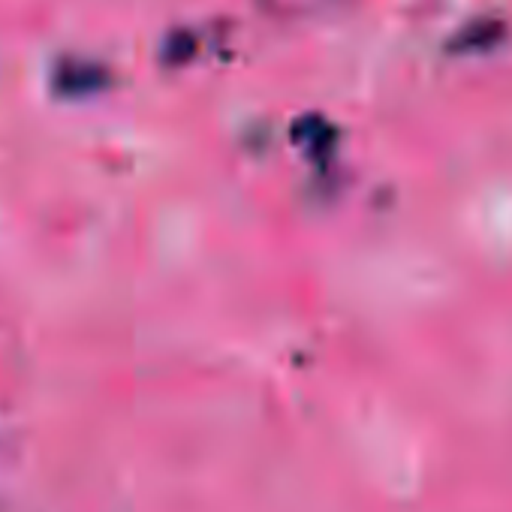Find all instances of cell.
I'll return each mask as SVG.
<instances>
[{
	"label": "cell",
	"mask_w": 512,
	"mask_h": 512,
	"mask_svg": "<svg viewBox=\"0 0 512 512\" xmlns=\"http://www.w3.org/2000/svg\"><path fill=\"white\" fill-rule=\"evenodd\" d=\"M55 88L61 94H88V91H97L103 82H106V70L100 64H91V61H61L55 67Z\"/></svg>",
	"instance_id": "1"
}]
</instances>
